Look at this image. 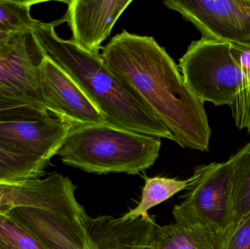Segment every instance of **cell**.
Listing matches in <instances>:
<instances>
[{"label": "cell", "instance_id": "1", "mask_svg": "<svg viewBox=\"0 0 250 249\" xmlns=\"http://www.w3.org/2000/svg\"><path fill=\"white\" fill-rule=\"evenodd\" d=\"M101 50L111 73L171 133L173 141L185 149L208 152L211 131L204 103L154 38L124 30Z\"/></svg>", "mask_w": 250, "mask_h": 249}, {"label": "cell", "instance_id": "2", "mask_svg": "<svg viewBox=\"0 0 250 249\" xmlns=\"http://www.w3.org/2000/svg\"><path fill=\"white\" fill-rule=\"evenodd\" d=\"M57 25V21L43 23L38 20L30 32L35 49L41 57H49L71 76L102 113L108 124L134 133L173 140L171 133L111 73L101 54H92L73 39L60 38L55 31Z\"/></svg>", "mask_w": 250, "mask_h": 249}, {"label": "cell", "instance_id": "3", "mask_svg": "<svg viewBox=\"0 0 250 249\" xmlns=\"http://www.w3.org/2000/svg\"><path fill=\"white\" fill-rule=\"evenodd\" d=\"M158 137L108 123L71 125L57 156L63 164L89 173L136 175L160 155Z\"/></svg>", "mask_w": 250, "mask_h": 249}, {"label": "cell", "instance_id": "4", "mask_svg": "<svg viewBox=\"0 0 250 249\" xmlns=\"http://www.w3.org/2000/svg\"><path fill=\"white\" fill-rule=\"evenodd\" d=\"M179 67L195 96L216 106H230L243 80V73L226 41L205 38L192 41L179 60Z\"/></svg>", "mask_w": 250, "mask_h": 249}, {"label": "cell", "instance_id": "5", "mask_svg": "<svg viewBox=\"0 0 250 249\" xmlns=\"http://www.w3.org/2000/svg\"><path fill=\"white\" fill-rule=\"evenodd\" d=\"M190 181L183 201L173 208L175 221L223 235L234 223L230 161L197 166Z\"/></svg>", "mask_w": 250, "mask_h": 249}, {"label": "cell", "instance_id": "6", "mask_svg": "<svg viewBox=\"0 0 250 249\" xmlns=\"http://www.w3.org/2000/svg\"><path fill=\"white\" fill-rule=\"evenodd\" d=\"M192 23L202 38L250 44V0L163 1Z\"/></svg>", "mask_w": 250, "mask_h": 249}, {"label": "cell", "instance_id": "7", "mask_svg": "<svg viewBox=\"0 0 250 249\" xmlns=\"http://www.w3.org/2000/svg\"><path fill=\"white\" fill-rule=\"evenodd\" d=\"M38 69L42 102L51 115L71 125L107 123L82 88L54 60L42 56Z\"/></svg>", "mask_w": 250, "mask_h": 249}, {"label": "cell", "instance_id": "8", "mask_svg": "<svg viewBox=\"0 0 250 249\" xmlns=\"http://www.w3.org/2000/svg\"><path fill=\"white\" fill-rule=\"evenodd\" d=\"M76 188L68 177L57 172L45 178L0 185V213L15 208L78 211L84 208L76 200Z\"/></svg>", "mask_w": 250, "mask_h": 249}, {"label": "cell", "instance_id": "9", "mask_svg": "<svg viewBox=\"0 0 250 249\" xmlns=\"http://www.w3.org/2000/svg\"><path fill=\"white\" fill-rule=\"evenodd\" d=\"M3 213L34 234L48 249H88L85 209L60 212L15 208Z\"/></svg>", "mask_w": 250, "mask_h": 249}, {"label": "cell", "instance_id": "10", "mask_svg": "<svg viewBox=\"0 0 250 249\" xmlns=\"http://www.w3.org/2000/svg\"><path fill=\"white\" fill-rule=\"evenodd\" d=\"M67 13L57 24L67 22L72 39L81 48L93 54H100L102 43L111 35L116 22L132 3V0L65 1Z\"/></svg>", "mask_w": 250, "mask_h": 249}, {"label": "cell", "instance_id": "11", "mask_svg": "<svg viewBox=\"0 0 250 249\" xmlns=\"http://www.w3.org/2000/svg\"><path fill=\"white\" fill-rule=\"evenodd\" d=\"M29 36L23 34L11 51L0 54V101L45 108L40 86L39 63L34 61L27 45Z\"/></svg>", "mask_w": 250, "mask_h": 249}, {"label": "cell", "instance_id": "12", "mask_svg": "<svg viewBox=\"0 0 250 249\" xmlns=\"http://www.w3.org/2000/svg\"><path fill=\"white\" fill-rule=\"evenodd\" d=\"M148 213L133 220L110 216H88V249H146L157 227Z\"/></svg>", "mask_w": 250, "mask_h": 249}, {"label": "cell", "instance_id": "13", "mask_svg": "<svg viewBox=\"0 0 250 249\" xmlns=\"http://www.w3.org/2000/svg\"><path fill=\"white\" fill-rule=\"evenodd\" d=\"M223 235L199 225L175 221L163 226L157 225L146 249H221Z\"/></svg>", "mask_w": 250, "mask_h": 249}, {"label": "cell", "instance_id": "14", "mask_svg": "<svg viewBox=\"0 0 250 249\" xmlns=\"http://www.w3.org/2000/svg\"><path fill=\"white\" fill-rule=\"evenodd\" d=\"M48 167L0 139V185L41 178Z\"/></svg>", "mask_w": 250, "mask_h": 249}, {"label": "cell", "instance_id": "15", "mask_svg": "<svg viewBox=\"0 0 250 249\" xmlns=\"http://www.w3.org/2000/svg\"><path fill=\"white\" fill-rule=\"evenodd\" d=\"M190 178L187 180L165 177L146 178L145 185L138 206L122 216L123 220H133L148 213L150 209L163 203L176 193L188 190Z\"/></svg>", "mask_w": 250, "mask_h": 249}, {"label": "cell", "instance_id": "16", "mask_svg": "<svg viewBox=\"0 0 250 249\" xmlns=\"http://www.w3.org/2000/svg\"><path fill=\"white\" fill-rule=\"evenodd\" d=\"M229 161L231 164L233 215L236 223L250 213V141Z\"/></svg>", "mask_w": 250, "mask_h": 249}, {"label": "cell", "instance_id": "17", "mask_svg": "<svg viewBox=\"0 0 250 249\" xmlns=\"http://www.w3.org/2000/svg\"><path fill=\"white\" fill-rule=\"evenodd\" d=\"M39 1L0 0V32L29 33L38 20L32 19L31 7Z\"/></svg>", "mask_w": 250, "mask_h": 249}, {"label": "cell", "instance_id": "18", "mask_svg": "<svg viewBox=\"0 0 250 249\" xmlns=\"http://www.w3.org/2000/svg\"><path fill=\"white\" fill-rule=\"evenodd\" d=\"M0 249H48L24 227L0 213Z\"/></svg>", "mask_w": 250, "mask_h": 249}, {"label": "cell", "instance_id": "19", "mask_svg": "<svg viewBox=\"0 0 250 249\" xmlns=\"http://www.w3.org/2000/svg\"><path fill=\"white\" fill-rule=\"evenodd\" d=\"M221 249H250V213L225 232Z\"/></svg>", "mask_w": 250, "mask_h": 249}, {"label": "cell", "instance_id": "20", "mask_svg": "<svg viewBox=\"0 0 250 249\" xmlns=\"http://www.w3.org/2000/svg\"><path fill=\"white\" fill-rule=\"evenodd\" d=\"M23 34L0 32V54H7L11 51Z\"/></svg>", "mask_w": 250, "mask_h": 249}, {"label": "cell", "instance_id": "21", "mask_svg": "<svg viewBox=\"0 0 250 249\" xmlns=\"http://www.w3.org/2000/svg\"></svg>", "mask_w": 250, "mask_h": 249}]
</instances>
